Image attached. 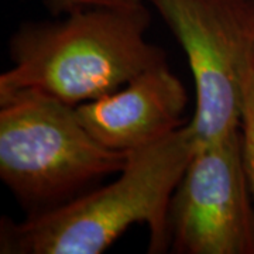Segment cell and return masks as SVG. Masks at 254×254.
Listing matches in <instances>:
<instances>
[{"instance_id":"1","label":"cell","mask_w":254,"mask_h":254,"mask_svg":"<svg viewBox=\"0 0 254 254\" xmlns=\"http://www.w3.org/2000/svg\"><path fill=\"white\" fill-rule=\"evenodd\" d=\"M195 151L187 125L127 154L113 182L58 206L28 215L23 222L3 218L1 254H100L133 225H145L148 253L170 249L168 208Z\"/></svg>"},{"instance_id":"2","label":"cell","mask_w":254,"mask_h":254,"mask_svg":"<svg viewBox=\"0 0 254 254\" xmlns=\"http://www.w3.org/2000/svg\"><path fill=\"white\" fill-rule=\"evenodd\" d=\"M150 21L148 9L138 3L24 24L10 41L13 64L0 75V96L36 91L76 108L118 91L167 61L163 50L145 40Z\"/></svg>"},{"instance_id":"3","label":"cell","mask_w":254,"mask_h":254,"mask_svg":"<svg viewBox=\"0 0 254 254\" xmlns=\"http://www.w3.org/2000/svg\"><path fill=\"white\" fill-rule=\"evenodd\" d=\"M127 154L100 144L61 100L36 91L0 96V178L30 215L119 174Z\"/></svg>"},{"instance_id":"4","label":"cell","mask_w":254,"mask_h":254,"mask_svg":"<svg viewBox=\"0 0 254 254\" xmlns=\"http://www.w3.org/2000/svg\"><path fill=\"white\" fill-rule=\"evenodd\" d=\"M180 41L195 83V150L240 128L254 61L253 0H145Z\"/></svg>"},{"instance_id":"5","label":"cell","mask_w":254,"mask_h":254,"mask_svg":"<svg viewBox=\"0 0 254 254\" xmlns=\"http://www.w3.org/2000/svg\"><path fill=\"white\" fill-rule=\"evenodd\" d=\"M180 254H254V198L240 128L193 151L168 208Z\"/></svg>"},{"instance_id":"6","label":"cell","mask_w":254,"mask_h":254,"mask_svg":"<svg viewBox=\"0 0 254 254\" xmlns=\"http://www.w3.org/2000/svg\"><path fill=\"white\" fill-rule=\"evenodd\" d=\"M187 91L165 63L137 75L118 91L76 106V113L100 144L130 153L184 126Z\"/></svg>"},{"instance_id":"7","label":"cell","mask_w":254,"mask_h":254,"mask_svg":"<svg viewBox=\"0 0 254 254\" xmlns=\"http://www.w3.org/2000/svg\"><path fill=\"white\" fill-rule=\"evenodd\" d=\"M240 136H242V148H243V160L250 188L254 198V61L249 78L246 82L245 100H243V112L240 122Z\"/></svg>"},{"instance_id":"8","label":"cell","mask_w":254,"mask_h":254,"mask_svg":"<svg viewBox=\"0 0 254 254\" xmlns=\"http://www.w3.org/2000/svg\"><path fill=\"white\" fill-rule=\"evenodd\" d=\"M47 6L54 11L55 14L63 13L68 14L71 11L91 7H122L144 3L145 0H44Z\"/></svg>"},{"instance_id":"9","label":"cell","mask_w":254,"mask_h":254,"mask_svg":"<svg viewBox=\"0 0 254 254\" xmlns=\"http://www.w3.org/2000/svg\"><path fill=\"white\" fill-rule=\"evenodd\" d=\"M253 1H254V0H253Z\"/></svg>"}]
</instances>
